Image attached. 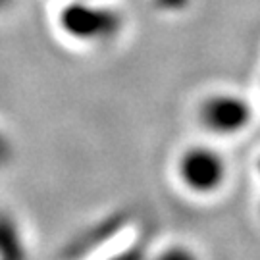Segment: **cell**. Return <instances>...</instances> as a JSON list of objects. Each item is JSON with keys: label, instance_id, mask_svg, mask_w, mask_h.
Here are the masks:
<instances>
[{"label": "cell", "instance_id": "cell-1", "mask_svg": "<svg viewBox=\"0 0 260 260\" xmlns=\"http://www.w3.org/2000/svg\"><path fill=\"white\" fill-rule=\"evenodd\" d=\"M177 177L193 195H214L228 181V162L214 147L193 145L177 158Z\"/></svg>", "mask_w": 260, "mask_h": 260}, {"label": "cell", "instance_id": "cell-2", "mask_svg": "<svg viewBox=\"0 0 260 260\" xmlns=\"http://www.w3.org/2000/svg\"><path fill=\"white\" fill-rule=\"evenodd\" d=\"M199 123L218 137H235L251 125L252 108L249 101L235 93H212L199 104Z\"/></svg>", "mask_w": 260, "mask_h": 260}, {"label": "cell", "instance_id": "cell-3", "mask_svg": "<svg viewBox=\"0 0 260 260\" xmlns=\"http://www.w3.org/2000/svg\"><path fill=\"white\" fill-rule=\"evenodd\" d=\"M62 29L75 41L81 43H99L104 39L112 37L120 21L118 16L108 10L94 8V6H85V4H75L66 8V12L60 18Z\"/></svg>", "mask_w": 260, "mask_h": 260}, {"label": "cell", "instance_id": "cell-4", "mask_svg": "<svg viewBox=\"0 0 260 260\" xmlns=\"http://www.w3.org/2000/svg\"><path fill=\"white\" fill-rule=\"evenodd\" d=\"M0 260H27L18 223L6 212H0Z\"/></svg>", "mask_w": 260, "mask_h": 260}, {"label": "cell", "instance_id": "cell-5", "mask_svg": "<svg viewBox=\"0 0 260 260\" xmlns=\"http://www.w3.org/2000/svg\"><path fill=\"white\" fill-rule=\"evenodd\" d=\"M154 260H201L193 249H189L185 245H170L166 249L158 252Z\"/></svg>", "mask_w": 260, "mask_h": 260}, {"label": "cell", "instance_id": "cell-6", "mask_svg": "<svg viewBox=\"0 0 260 260\" xmlns=\"http://www.w3.org/2000/svg\"><path fill=\"white\" fill-rule=\"evenodd\" d=\"M10 158V145L8 141L0 135V164H6Z\"/></svg>", "mask_w": 260, "mask_h": 260}, {"label": "cell", "instance_id": "cell-7", "mask_svg": "<svg viewBox=\"0 0 260 260\" xmlns=\"http://www.w3.org/2000/svg\"><path fill=\"white\" fill-rule=\"evenodd\" d=\"M2 4H6V0H0V6H2Z\"/></svg>", "mask_w": 260, "mask_h": 260}, {"label": "cell", "instance_id": "cell-8", "mask_svg": "<svg viewBox=\"0 0 260 260\" xmlns=\"http://www.w3.org/2000/svg\"><path fill=\"white\" fill-rule=\"evenodd\" d=\"M258 168H260V164H258Z\"/></svg>", "mask_w": 260, "mask_h": 260}]
</instances>
